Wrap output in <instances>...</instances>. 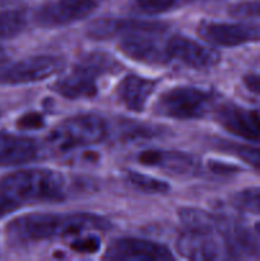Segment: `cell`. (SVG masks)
I'll use <instances>...</instances> for the list:
<instances>
[{
  "label": "cell",
  "instance_id": "6da1fadb",
  "mask_svg": "<svg viewBox=\"0 0 260 261\" xmlns=\"http://www.w3.org/2000/svg\"><path fill=\"white\" fill-rule=\"evenodd\" d=\"M111 223L91 213H30L17 217L7 224V242L14 249L73 237L89 231H106Z\"/></svg>",
  "mask_w": 260,
  "mask_h": 261
},
{
  "label": "cell",
  "instance_id": "7a4b0ae2",
  "mask_svg": "<svg viewBox=\"0 0 260 261\" xmlns=\"http://www.w3.org/2000/svg\"><path fill=\"white\" fill-rule=\"evenodd\" d=\"M0 191L28 203H59L66 198V181L48 168H28L8 173L0 180Z\"/></svg>",
  "mask_w": 260,
  "mask_h": 261
},
{
  "label": "cell",
  "instance_id": "3957f363",
  "mask_svg": "<svg viewBox=\"0 0 260 261\" xmlns=\"http://www.w3.org/2000/svg\"><path fill=\"white\" fill-rule=\"evenodd\" d=\"M120 68L119 61L107 54H87L79 59L68 74L53 84V89L68 99L93 98L98 93V78L115 74Z\"/></svg>",
  "mask_w": 260,
  "mask_h": 261
},
{
  "label": "cell",
  "instance_id": "277c9868",
  "mask_svg": "<svg viewBox=\"0 0 260 261\" xmlns=\"http://www.w3.org/2000/svg\"><path fill=\"white\" fill-rule=\"evenodd\" d=\"M109 134V125L101 116L82 114L68 117L56 125L46 137V144L56 153L99 144Z\"/></svg>",
  "mask_w": 260,
  "mask_h": 261
},
{
  "label": "cell",
  "instance_id": "5b68a950",
  "mask_svg": "<svg viewBox=\"0 0 260 261\" xmlns=\"http://www.w3.org/2000/svg\"><path fill=\"white\" fill-rule=\"evenodd\" d=\"M217 94L200 87L181 86L161 94L154 105L155 114L175 120H198L206 116L216 105Z\"/></svg>",
  "mask_w": 260,
  "mask_h": 261
},
{
  "label": "cell",
  "instance_id": "8992f818",
  "mask_svg": "<svg viewBox=\"0 0 260 261\" xmlns=\"http://www.w3.org/2000/svg\"><path fill=\"white\" fill-rule=\"evenodd\" d=\"M181 256L191 260H222L233 257L224 224L185 228L176 241Z\"/></svg>",
  "mask_w": 260,
  "mask_h": 261
},
{
  "label": "cell",
  "instance_id": "52a82bcc",
  "mask_svg": "<svg viewBox=\"0 0 260 261\" xmlns=\"http://www.w3.org/2000/svg\"><path fill=\"white\" fill-rule=\"evenodd\" d=\"M65 61L58 55H36L0 69V86L37 83L58 74Z\"/></svg>",
  "mask_w": 260,
  "mask_h": 261
},
{
  "label": "cell",
  "instance_id": "ba28073f",
  "mask_svg": "<svg viewBox=\"0 0 260 261\" xmlns=\"http://www.w3.org/2000/svg\"><path fill=\"white\" fill-rule=\"evenodd\" d=\"M198 33L209 45L219 47H236L260 41V25L245 22H203Z\"/></svg>",
  "mask_w": 260,
  "mask_h": 261
},
{
  "label": "cell",
  "instance_id": "9c48e42d",
  "mask_svg": "<svg viewBox=\"0 0 260 261\" xmlns=\"http://www.w3.org/2000/svg\"><path fill=\"white\" fill-rule=\"evenodd\" d=\"M166 53L170 63L183 64L191 69H211L221 60L214 48L186 36L173 35L166 38Z\"/></svg>",
  "mask_w": 260,
  "mask_h": 261
},
{
  "label": "cell",
  "instance_id": "30bf717a",
  "mask_svg": "<svg viewBox=\"0 0 260 261\" xmlns=\"http://www.w3.org/2000/svg\"><path fill=\"white\" fill-rule=\"evenodd\" d=\"M165 32L147 31L125 36L119 42V48L125 56L138 63L167 65L170 61L166 53Z\"/></svg>",
  "mask_w": 260,
  "mask_h": 261
},
{
  "label": "cell",
  "instance_id": "8fae6325",
  "mask_svg": "<svg viewBox=\"0 0 260 261\" xmlns=\"http://www.w3.org/2000/svg\"><path fill=\"white\" fill-rule=\"evenodd\" d=\"M98 0H56L42 5L36 13V23L45 28L73 24L89 17L98 8Z\"/></svg>",
  "mask_w": 260,
  "mask_h": 261
},
{
  "label": "cell",
  "instance_id": "7c38bea8",
  "mask_svg": "<svg viewBox=\"0 0 260 261\" xmlns=\"http://www.w3.org/2000/svg\"><path fill=\"white\" fill-rule=\"evenodd\" d=\"M103 259L114 261H166L175 259L167 246L143 239H116L107 246Z\"/></svg>",
  "mask_w": 260,
  "mask_h": 261
},
{
  "label": "cell",
  "instance_id": "4fadbf2b",
  "mask_svg": "<svg viewBox=\"0 0 260 261\" xmlns=\"http://www.w3.org/2000/svg\"><path fill=\"white\" fill-rule=\"evenodd\" d=\"M214 117L229 134L260 142V112L236 103H224L214 111Z\"/></svg>",
  "mask_w": 260,
  "mask_h": 261
},
{
  "label": "cell",
  "instance_id": "5bb4252c",
  "mask_svg": "<svg viewBox=\"0 0 260 261\" xmlns=\"http://www.w3.org/2000/svg\"><path fill=\"white\" fill-rule=\"evenodd\" d=\"M165 32L167 25L162 22L147 19H135V18H101L89 24L88 36L93 40H114L125 37L138 32Z\"/></svg>",
  "mask_w": 260,
  "mask_h": 261
},
{
  "label": "cell",
  "instance_id": "9a60e30c",
  "mask_svg": "<svg viewBox=\"0 0 260 261\" xmlns=\"http://www.w3.org/2000/svg\"><path fill=\"white\" fill-rule=\"evenodd\" d=\"M40 157L37 142L27 137L0 133V167L19 166Z\"/></svg>",
  "mask_w": 260,
  "mask_h": 261
},
{
  "label": "cell",
  "instance_id": "2e32d148",
  "mask_svg": "<svg viewBox=\"0 0 260 261\" xmlns=\"http://www.w3.org/2000/svg\"><path fill=\"white\" fill-rule=\"evenodd\" d=\"M157 81L150 78L138 75V74H129L120 82L117 87L119 99L129 111L139 112L144 111L150 98L157 88Z\"/></svg>",
  "mask_w": 260,
  "mask_h": 261
},
{
  "label": "cell",
  "instance_id": "e0dca14e",
  "mask_svg": "<svg viewBox=\"0 0 260 261\" xmlns=\"http://www.w3.org/2000/svg\"><path fill=\"white\" fill-rule=\"evenodd\" d=\"M139 163L157 167L172 175H193L196 163L193 157L177 150H144L138 155Z\"/></svg>",
  "mask_w": 260,
  "mask_h": 261
},
{
  "label": "cell",
  "instance_id": "ac0fdd59",
  "mask_svg": "<svg viewBox=\"0 0 260 261\" xmlns=\"http://www.w3.org/2000/svg\"><path fill=\"white\" fill-rule=\"evenodd\" d=\"M218 148L223 152L229 153L235 157L240 158L242 162L246 163L252 170L260 173V147L249 144H240V143L221 142Z\"/></svg>",
  "mask_w": 260,
  "mask_h": 261
},
{
  "label": "cell",
  "instance_id": "d6986e66",
  "mask_svg": "<svg viewBox=\"0 0 260 261\" xmlns=\"http://www.w3.org/2000/svg\"><path fill=\"white\" fill-rule=\"evenodd\" d=\"M126 181L132 188L145 194H167L170 191L167 182L137 171H129L126 173Z\"/></svg>",
  "mask_w": 260,
  "mask_h": 261
},
{
  "label": "cell",
  "instance_id": "ffe728a7",
  "mask_svg": "<svg viewBox=\"0 0 260 261\" xmlns=\"http://www.w3.org/2000/svg\"><path fill=\"white\" fill-rule=\"evenodd\" d=\"M27 24V17L23 10H4L0 13V40L19 35Z\"/></svg>",
  "mask_w": 260,
  "mask_h": 261
},
{
  "label": "cell",
  "instance_id": "44dd1931",
  "mask_svg": "<svg viewBox=\"0 0 260 261\" xmlns=\"http://www.w3.org/2000/svg\"><path fill=\"white\" fill-rule=\"evenodd\" d=\"M231 203L237 211L242 213L260 216V186L244 189L233 194Z\"/></svg>",
  "mask_w": 260,
  "mask_h": 261
},
{
  "label": "cell",
  "instance_id": "7402d4cb",
  "mask_svg": "<svg viewBox=\"0 0 260 261\" xmlns=\"http://www.w3.org/2000/svg\"><path fill=\"white\" fill-rule=\"evenodd\" d=\"M177 7L176 0H134V8L145 15H158Z\"/></svg>",
  "mask_w": 260,
  "mask_h": 261
},
{
  "label": "cell",
  "instance_id": "603a6c76",
  "mask_svg": "<svg viewBox=\"0 0 260 261\" xmlns=\"http://www.w3.org/2000/svg\"><path fill=\"white\" fill-rule=\"evenodd\" d=\"M228 14L241 19H260V0H244L232 4Z\"/></svg>",
  "mask_w": 260,
  "mask_h": 261
},
{
  "label": "cell",
  "instance_id": "cb8c5ba5",
  "mask_svg": "<svg viewBox=\"0 0 260 261\" xmlns=\"http://www.w3.org/2000/svg\"><path fill=\"white\" fill-rule=\"evenodd\" d=\"M43 125V119L36 112H30L20 116L17 121V126L20 129H38Z\"/></svg>",
  "mask_w": 260,
  "mask_h": 261
},
{
  "label": "cell",
  "instance_id": "d4e9b609",
  "mask_svg": "<svg viewBox=\"0 0 260 261\" xmlns=\"http://www.w3.org/2000/svg\"><path fill=\"white\" fill-rule=\"evenodd\" d=\"M20 206V203L8 194L0 191V218H4L8 214L13 213Z\"/></svg>",
  "mask_w": 260,
  "mask_h": 261
},
{
  "label": "cell",
  "instance_id": "484cf974",
  "mask_svg": "<svg viewBox=\"0 0 260 261\" xmlns=\"http://www.w3.org/2000/svg\"><path fill=\"white\" fill-rule=\"evenodd\" d=\"M99 247V242L96 237L82 239L71 244V249L78 252H96Z\"/></svg>",
  "mask_w": 260,
  "mask_h": 261
},
{
  "label": "cell",
  "instance_id": "4316f807",
  "mask_svg": "<svg viewBox=\"0 0 260 261\" xmlns=\"http://www.w3.org/2000/svg\"><path fill=\"white\" fill-rule=\"evenodd\" d=\"M244 84L251 93L260 96V73H250L245 75Z\"/></svg>",
  "mask_w": 260,
  "mask_h": 261
},
{
  "label": "cell",
  "instance_id": "83f0119b",
  "mask_svg": "<svg viewBox=\"0 0 260 261\" xmlns=\"http://www.w3.org/2000/svg\"><path fill=\"white\" fill-rule=\"evenodd\" d=\"M5 59H7V54H5V51L0 47V64L4 63Z\"/></svg>",
  "mask_w": 260,
  "mask_h": 261
},
{
  "label": "cell",
  "instance_id": "f1b7e54d",
  "mask_svg": "<svg viewBox=\"0 0 260 261\" xmlns=\"http://www.w3.org/2000/svg\"><path fill=\"white\" fill-rule=\"evenodd\" d=\"M18 2V0H0V4L2 5H8V4H13V3Z\"/></svg>",
  "mask_w": 260,
  "mask_h": 261
}]
</instances>
